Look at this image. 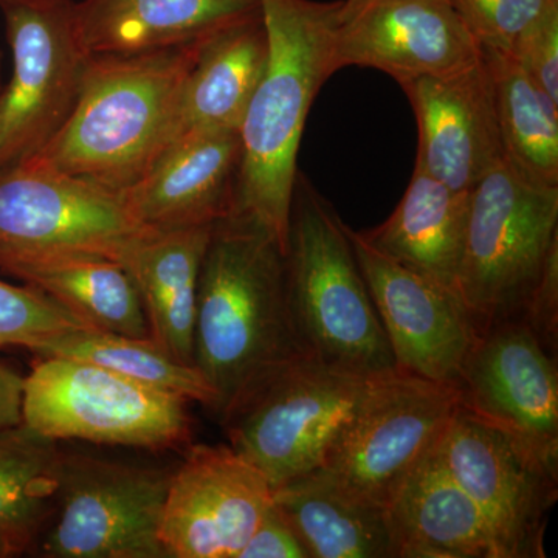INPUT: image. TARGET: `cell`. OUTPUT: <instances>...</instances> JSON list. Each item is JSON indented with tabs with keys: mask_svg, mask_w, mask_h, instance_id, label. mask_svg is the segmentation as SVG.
<instances>
[{
	"mask_svg": "<svg viewBox=\"0 0 558 558\" xmlns=\"http://www.w3.org/2000/svg\"><path fill=\"white\" fill-rule=\"evenodd\" d=\"M458 405L457 388L399 369L373 377L318 472L352 497L387 508Z\"/></svg>",
	"mask_w": 558,
	"mask_h": 558,
	"instance_id": "9",
	"label": "cell"
},
{
	"mask_svg": "<svg viewBox=\"0 0 558 558\" xmlns=\"http://www.w3.org/2000/svg\"><path fill=\"white\" fill-rule=\"evenodd\" d=\"M469 204L470 191L451 190L414 165L398 208L360 234L377 252L458 293Z\"/></svg>",
	"mask_w": 558,
	"mask_h": 558,
	"instance_id": "22",
	"label": "cell"
},
{
	"mask_svg": "<svg viewBox=\"0 0 558 558\" xmlns=\"http://www.w3.org/2000/svg\"><path fill=\"white\" fill-rule=\"evenodd\" d=\"M75 0L0 3L13 73L0 90V171L50 142L78 102L92 54L75 27Z\"/></svg>",
	"mask_w": 558,
	"mask_h": 558,
	"instance_id": "10",
	"label": "cell"
},
{
	"mask_svg": "<svg viewBox=\"0 0 558 558\" xmlns=\"http://www.w3.org/2000/svg\"><path fill=\"white\" fill-rule=\"evenodd\" d=\"M436 451L483 512L499 558L546 557V524L558 498L557 462L459 405Z\"/></svg>",
	"mask_w": 558,
	"mask_h": 558,
	"instance_id": "11",
	"label": "cell"
},
{
	"mask_svg": "<svg viewBox=\"0 0 558 558\" xmlns=\"http://www.w3.org/2000/svg\"><path fill=\"white\" fill-rule=\"evenodd\" d=\"M33 354L36 357H65L95 363L146 387L201 403L208 410L215 405V395L199 371L171 357L150 339L78 329L47 341Z\"/></svg>",
	"mask_w": 558,
	"mask_h": 558,
	"instance_id": "28",
	"label": "cell"
},
{
	"mask_svg": "<svg viewBox=\"0 0 558 558\" xmlns=\"http://www.w3.org/2000/svg\"><path fill=\"white\" fill-rule=\"evenodd\" d=\"M269 57L240 128L241 163L231 215L270 231L286 250L296 157L307 116L330 76L339 0H259Z\"/></svg>",
	"mask_w": 558,
	"mask_h": 558,
	"instance_id": "3",
	"label": "cell"
},
{
	"mask_svg": "<svg viewBox=\"0 0 558 558\" xmlns=\"http://www.w3.org/2000/svg\"><path fill=\"white\" fill-rule=\"evenodd\" d=\"M62 450L27 425L0 429V542L9 557L35 549L57 505Z\"/></svg>",
	"mask_w": 558,
	"mask_h": 558,
	"instance_id": "27",
	"label": "cell"
},
{
	"mask_svg": "<svg viewBox=\"0 0 558 558\" xmlns=\"http://www.w3.org/2000/svg\"><path fill=\"white\" fill-rule=\"evenodd\" d=\"M395 558H499L483 512L436 451L403 478L387 506Z\"/></svg>",
	"mask_w": 558,
	"mask_h": 558,
	"instance_id": "19",
	"label": "cell"
},
{
	"mask_svg": "<svg viewBox=\"0 0 558 558\" xmlns=\"http://www.w3.org/2000/svg\"><path fill=\"white\" fill-rule=\"evenodd\" d=\"M481 49L508 51L535 17L558 0H451Z\"/></svg>",
	"mask_w": 558,
	"mask_h": 558,
	"instance_id": "30",
	"label": "cell"
},
{
	"mask_svg": "<svg viewBox=\"0 0 558 558\" xmlns=\"http://www.w3.org/2000/svg\"><path fill=\"white\" fill-rule=\"evenodd\" d=\"M494 84L506 163L524 179L558 186V105L506 50L483 49Z\"/></svg>",
	"mask_w": 558,
	"mask_h": 558,
	"instance_id": "26",
	"label": "cell"
},
{
	"mask_svg": "<svg viewBox=\"0 0 558 558\" xmlns=\"http://www.w3.org/2000/svg\"><path fill=\"white\" fill-rule=\"evenodd\" d=\"M349 238L396 368L457 388L478 336L458 293L377 252L360 231Z\"/></svg>",
	"mask_w": 558,
	"mask_h": 558,
	"instance_id": "15",
	"label": "cell"
},
{
	"mask_svg": "<svg viewBox=\"0 0 558 558\" xmlns=\"http://www.w3.org/2000/svg\"><path fill=\"white\" fill-rule=\"evenodd\" d=\"M172 473L62 451L57 505L35 549L47 558H168L160 523Z\"/></svg>",
	"mask_w": 558,
	"mask_h": 558,
	"instance_id": "8",
	"label": "cell"
},
{
	"mask_svg": "<svg viewBox=\"0 0 558 558\" xmlns=\"http://www.w3.org/2000/svg\"><path fill=\"white\" fill-rule=\"evenodd\" d=\"M417 121L416 167L470 191L505 161L494 84L483 54L458 72L400 83Z\"/></svg>",
	"mask_w": 558,
	"mask_h": 558,
	"instance_id": "17",
	"label": "cell"
},
{
	"mask_svg": "<svg viewBox=\"0 0 558 558\" xmlns=\"http://www.w3.org/2000/svg\"><path fill=\"white\" fill-rule=\"evenodd\" d=\"M371 379L306 355L256 381L219 422L275 490L322 468Z\"/></svg>",
	"mask_w": 558,
	"mask_h": 558,
	"instance_id": "6",
	"label": "cell"
},
{
	"mask_svg": "<svg viewBox=\"0 0 558 558\" xmlns=\"http://www.w3.org/2000/svg\"><path fill=\"white\" fill-rule=\"evenodd\" d=\"M306 355L281 244L244 216L218 220L202 260L194 326V368L215 395L213 413L222 417L256 381Z\"/></svg>",
	"mask_w": 558,
	"mask_h": 558,
	"instance_id": "1",
	"label": "cell"
},
{
	"mask_svg": "<svg viewBox=\"0 0 558 558\" xmlns=\"http://www.w3.org/2000/svg\"><path fill=\"white\" fill-rule=\"evenodd\" d=\"M0 270L43 290L90 329L150 339L138 290L119 260L94 253L54 252L10 260Z\"/></svg>",
	"mask_w": 558,
	"mask_h": 558,
	"instance_id": "24",
	"label": "cell"
},
{
	"mask_svg": "<svg viewBox=\"0 0 558 558\" xmlns=\"http://www.w3.org/2000/svg\"><path fill=\"white\" fill-rule=\"evenodd\" d=\"M0 90H2V89H0Z\"/></svg>",
	"mask_w": 558,
	"mask_h": 558,
	"instance_id": "38",
	"label": "cell"
},
{
	"mask_svg": "<svg viewBox=\"0 0 558 558\" xmlns=\"http://www.w3.org/2000/svg\"><path fill=\"white\" fill-rule=\"evenodd\" d=\"M267 57L263 11L209 36L180 95L170 143L191 131H240Z\"/></svg>",
	"mask_w": 558,
	"mask_h": 558,
	"instance_id": "23",
	"label": "cell"
},
{
	"mask_svg": "<svg viewBox=\"0 0 558 558\" xmlns=\"http://www.w3.org/2000/svg\"><path fill=\"white\" fill-rule=\"evenodd\" d=\"M260 13L259 0H75L81 44L90 54L174 49Z\"/></svg>",
	"mask_w": 558,
	"mask_h": 558,
	"instance_id": "20",
	"label": "cell"
},
{
	"mask_svg": "<svg viewBox=\"0 0 558 558\" xmlns=\"http://www.w3.org/2000/svg\"><path fill=\"white\" fill-rule=\"evenodd\" d=\"M240 163V131H191L161 150L121 194L146 229L215 226L233 213Z\"/></svg>",
	"mask_w": 558,
	"mask_h": 558,
	"instance_id": "18",
	"label": "cell"
},
{
	"mask_svg": "<svg viewBox=\"0 0 558 558\" xmlns=\"http://www.w3.org/2000/svg\"><path fill=\"white\" fill-rule=\"evenodd\" d=\"M208 38L174 49L92 54L72 116L24 163L117 193L130 189L170 143L180 95Z\"/></svg>",
	"mask_w": 558,
	"mask_h": 558,
	"instance_id": "2",
	"label": "cell"
},
{
	"mask_svg": "<svg viewBox=\"0 0 558 558\" xmlns=\"http://www.w3.org/2000/svg\"><path fill=\"white\" fill-rule=\"evenodd\" d=\"M190 403L95 363L36 357L25 377L22 424L57 442L185 451L193 444Z\"/></svg>",
	"mask_w": 558,
	"mask_h": 558,
	"instance_id": "7",
	"label": "cell"
},
{
	"mask_svg": "<svg viewBox=\"0 0 558 558\" xmlns=\"http://www.w3.org/2000/svg\"><path fill=\"white\" fill-rule=\"evenodd\" d=\"M458 403L558 464L557 357L521 319L478 330L458 381Z\"/></svg>",
	"mask_w": 558,
	"mask_h": 558,
	"instance_id": "16",
	"label": "cell"
},
{
	"mask_svg": "<svg viewBox=\"0 0 558 558\" xmlns=\"http://www.w3.org/2000/svg\"><path fill=\"white\" fill-rule=\"evenodd\" d=\"M2 54H0V89H2Z\"/></svg>",
	"mask_w": 558,
	"mask_h": 558,
	"instance_id": "36",
	"label": "cell"
},
{
	"mask_svg": "<svg viewBox=\"0 0 558 558\" xmlns=\"http://www.w3.org/2000/svg\"><path fill=\"white\" fill-rule=\"evenodd\" d=\"M274 502L269 481L230 446L191 444L161 513L168 558H238Z\"/></svg>",
	"mask_w": 558,
	"mask_h": 558,
	"instance_id": "14",
	"label": "cell"
},
{
	"mask_svg": "<svg viewBox=\"0 0 558 558\" xmlns=\"http://www.w3.org/2000/svg\"><path fill=\"white\" fill-rule=\"evenodd\" d=\"M211 229L149 231L120 258L138 290L150 339L189 366H194L197 289Z\"/></svg>",
	"mask_w": 558,
	"mask_h": 558,
	"instance_id": "21",
	"label": "cell"
},
{
	"mask_svg": "<svg viewBox=\"0 0 558 558\" xmlns=\"http://www.w3.org/2000/svg\"><path fill=\"white\" fill-rule=\"evenodd\" d=\"M558 256V186L501 161L470 190L458 295L481 330L520 319Z\"/></svg>",
	"mask_w": 558,
	"mask_h": 558,
	"instance_id": "5",
	"label": "cell"
},
{
	"mask_svg": "<svg viewBox=\"0 0 558 558\" xmlns=\"http://www.w3.org/2000/svg\"><path fill=\"white\" fill-rule=\"evenodd\" d=\"M25 377L20 369L0 360V429L22 424Z\"/></svg>",
	"mask_w": 558,
	"mask_h": 558,
	"instance_id": "34",
	"label": "cell"
},
{
	"mask_svg": "<svg viewBox=\"0 0 558 558\" xmlns=\"http://www.w3.org/2000/svg\"><path fill=\"white\" fill-rule=\"evenodd\" d=\"M284 264L290 310L301 340L315 359L366 379L398 369L349 227L300 171L290 205Z\"/></svg>",
	"mask_w": 558,
	"mask_h": 558,
	"instance_id": "4",
	"label": "cell"
},
{
	"mask_svg": "<svg viewBox=\"0 0 558 558\" xmlns=\"http://www.w3.org/2000/svg\"><path fill=\"white\" fill-rule=\"evenodd\" d=\"M149 230L123 194L21 163L0 171V267L25 256L94 253L119 260Z\"/></svg>",
	"mask_w": 558,
	"mask_h": 558,
	"instance_id": "12",
	"label": "cell"
},
{
	"mask_svg": "<svg viewBox=\"0 0 558 558\" xmlns=\"http://www.w3.org/2000/svg\"><path fill=\"white\" fill-rule=\"evenodd\" d=\"M521 322L526 323L535 333L542 347L550 355L557 357L558 341V256L550 260L542 282L534 295L529 300L526 310L521 315Z\"/></svg>",
	"mask_w": 558,
	"mask_h": 558,
	"instance_id": "33",
	"label": "cell"
},
{
	"mask_svg": "<svg viewBox=\"0 0 558 558\" xmlns=\"http://www.w3.org/2000/svg\"><path fill=\"white\" fill-rule=\"evenodd\" d=\"M310 558H395L387 508L352 497L314 470L274 490Z\"/></svg>",
	"mask_w": 558,
	"mask_h": 558,
	"instance_id": "25",
	"label": "cell"
},
{
	"mask_svg": "<svg viewBox=\"0 0 558 558\" xmlns=\"http://www.w3.org/2000/svg\"><path fill=\"white\" fill-rule=\"evenodd\" d=\"M508 51L558 105V2L535 17Z\"/></svg>",
	"mask_w": 558,
	"mask_h": 558,
	"instance_id": "31",
	"label": "cell"
},
{
	"mask_svg": "<svg viewBox=\"0 0 558 558\" xmlns=\"http://www.w3.org/2000/svg\"><path fill=\"white\" fill-rule=\"evenodd\" d=\"M483 49L451 0H339L332 65L376 69L398 81L442 76Z\"/></svg>",
	"mask_w": 558,
	"mask_h": 558,
	"instance_id": "13",
	"label": "cell"
},
{
	"mask_svg": "<svg viewBox=\"0 0 558 558\" xmlns=\"http://www.w3.org/2000/svg\"><path fill=\"white\" fill-rule=\"evenodd\" d=\"M0 557H9V554H7L5 546H3L2 542H0Z\"/></svg>",
	"mask_w": 558,
	"mask_h": 558,
	"instance_id": "35",
	"label": "cell"
},
{
	"mask_svg": "<svg viewBox=\"0 0 558 558\" xmlns=\"http://www.w3.org/2000/svg\"><path fill=\"white\" fill-rule=\"evenodd\" d=\"M238 558H310L295 531L271 502Z\"/></svg>",
	"mask_w": 558,
	"mask_h": 558,
	"instance_id": "32",
	"label": "cell"
},
{
	"mask_svg": "<svg viewBox=\"0 0 558 558\" xmlns=\"http://www.w3.org/2000/svg\"><path fill=\"white\" fill-rule=\"evenodd\" d=\"M78 329L90 328L43 290L0 281V349L20 347L33 352Z\"/></svg>",
	"mask_w": 558,
	"mask_h": 558,
	"instance_id": "29",
	"label": "cell"
},
{
	"mask_svg": "<svg viewBox=\"0 0 558 558\" xmlns=\"http://www.w3.org/2000/svg\"><path fill=\"white\" fill-rule=\"evenodd\" d=\"M7 2V0H0V3Z\"/></svg>",
	"mask_w": 558,
	"mask_h": 558,
	"instance_id": "37",
	"label": "cell"
}]
</instances>
